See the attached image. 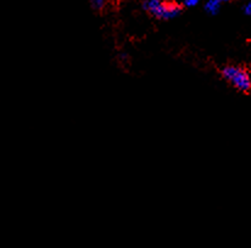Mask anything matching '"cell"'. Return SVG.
I'll list each match as a JSON object with an SVG mask.
<instances>
[{"label":"cell","mask_w":251,"mask_h":248,"mask_svg":"<svg viewBox=\"0 0 251 248\" xmlns=\"http://www.w3.org/2000/svg\"><path fill=\"white\" fill-rule=\"evenodd\" d=\"M106 6V2L102 1V0H94V1H90V7L95 11H102Z\"/></svg>","instance_id":"4"},{"label":"cell","mask_w":251,"mask_h":248,"mask_svg":"<svg viewBox=\"0 0 251 248\" xmlns=\"http://www.w3.org/2000/svg\"><path fill=\"white\" fill-rule=\"evenodd\" d=\"M222 7V1L220 0H211L204 5V10L210 15H217Z\"/></svg>","instance_id":"3"},{"label":"cell","mask_w":251,"mask_h":248,"mask_svg":"<svg viewBox=\"0 0 251 248\" xmlns=\"http://www.w3.org/2000/svg\"><path fill=\"white\" fill-rule=\"evenodd\" d=\"M221 76L238 91L244 94L251 91V74L244 67L227 65L221 69Z\"/></svg>","instance_id":"1"},{"label":"cell","mask_w":251,"mask_h":248,"mask_svg":"<svg viewBox=\"0 0 251 248\" xmlns=\"http://www.w3.org/2000/svg\"><path fill=\"white\" fill-rule=\"evenodd\" d=\"M183 7H193V6H197L198 1L197 0H188V1L183 2Z\"/></svg>","instance_id":"6"},{"label":"cell","mask_w":251,"mask_h":248,"mask_svg":"<svg viewBox=\"0 0 251 248\" xmlns=\"http://www.w3.org/2000/svg\"><path fill=\"white\" fill-rule=\"evenodd\" d=\"M243 12H244L247 16H251V1L247 2V4L243 6Z\"/></svg>","instance_id":"5"},{"label":"cell","mask_w":251,"mask_h":248,"mask_svg":"<svg viewBox=\"0 0 251 248\" xmlns=\"http://www.w3.org/2000/svg\"><path fill=\"white\" fill-rule=\"evenodd\" d=\"M143 10L151 15L152 17L157 20H172L177 17L182 12L183 5L178 2H168L159 1V0H149L142 4Z\"/></svg>","instance_id":"2"},{"label":"cell","mask_w":251,"mask_h":248,"mask_svg":"<svg viewBox=\"0 0 251 248\" xmlns=\"http://www.w3.org/2000/svg\"><path fill=\"white\" fill-rule=\"evenodd\" d=\"M129 60V55L126 54V52H122V54L119 55V61L120 62H127Z\"/></svg>","instance_id":"7"}]
</instances>
